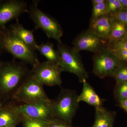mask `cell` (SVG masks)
Masks as SVG:
<instances>
[{"instance_id": "obj_16", "label": "cell", "mask_w": 127, "mask_h": 127, "mask_svg": "<svg viewBox=\"0 0 127 127\" xmlns=\"http://www.w3.org/2000/svg\"><path fill=\"white\" fill-rule=\"evenodd\" d=\"M95 119L92 127H113L117 114L102 106L95 107Z\"/></svg>"}, {"instance_id": "obj_14", "label": "cell", "mask_w": 127, "mask_h": 127, "mask_svg": "<svg viewBox=\"0 0 127 127\" xmlns=\"http://www.w3.org/2000/svg\"><path fill=\"white\" fill-rule=\"evenodd\" d=\"M9 29L16 36L25 44L34 51L36 50L38 45L34 38V32L35 29L32 30L26 29L17 20L15 23L10 26Z\"/></svg>"}, {"instance_id": "obj_28", "label": "cell", "mask_w": 127, "mask_h": 127, "mask_svg": "<svg viewBox=\"0 0 127 127\" xmlns=\"http://www.w3.org/2000/svg\"><path fill=\"white\" fill-rule=\"evenodd\" d=\"M119 103V106L127 113V99L121 101Z\"/></svg>"}, {"instance_id": "obj_33", "label": "cell", "mask_w": 127, "mask_h": 127, "mask_svg": "<svg viewBox=\"0 0 127 127\" xmlns=\"http://www.w3.org/2000/svg\"><path fill=\"white\" fill-rule=\"evenodd\" d=\"M0 49H1L0 47ZM1 61L0 58V64L1 63Z\"/></svg>"}, {"instance_id": "obj_2", "label": "cell", "mask_w": 127, "mask_h": 127, "mask_svg": "<svg viewBox=\"0 0 127 127\" xmlns=\"http://www.w3.org/2000/svg\"><path fill=\"white\" fill-rule=\"evenodd\" d=\"M0 47L11 54L15 59L33 66L40 62L35 51L6 28L0 31Z\"/></svg>"}, {"instance_id": "obj_3", "label": "cell", "mask_w": 127, "mask_h": 127, "mask_svg": "<svg viewBox=\"0 0 127 127\" xmlns=\"http://www.w3.org/2000/svg\"><path fill=\"white\" fill-rule=\"evenodd\" d=\"M78 96L74 90L62 89L58 96L51 101L55 118L71 124L79 108Z\"/></svg>"}, {"instance_id": "obj_1", "label": "cell", "mask_w": 127, "mask_h": 127, "mask_svg": "<svg viewBox=\"0 0 127 127\" xmlns=\"http://www.w3.org/2000/svg\"><path fill=\"white\" fill-rule=\"evenodd\" d=\"M32 75L26 64L15 61L0 64V100H13L25 81Z\"/></svg>"}, {"instance_id": "obj_17", "label": "cell", "mask_w": 127, "mask_h": 127, "mask_svg": "<svg viewBox=\"0 0 127 127\" xmlns=\"http://www.w3.org/2000/svg\"><path fill=\"white\" fill-rule=\"evenodd\" d=\"M36 50L46 58L47 61L59 65L61 60L60 54L58 50L55 49L52 43L42 42L40 45H38Z\"/></svg>"}, {"instance_id": "obj_4", "label": "cell", "mask_w": 127, "mask_h": 127, "mask_svg": "<svg viewBox=\"0 0 127 127\" xmlns=\"http://www.w3.org/2000/svg\"><path fill=\"white\" fill-rule=\"evenodd\" d=\"M39 0H34L30 6V17L35 23V30L41 29L49 38L55 39L62 43L61 38L63 35L62 27L56 19L44 12L38 7Z\"/></svg>"}, {"instance_id": "obj_35", "label": "cell", "mask_w": 127, "mask_h": 127, "mask_svg": "<svg viewBox=\"0 0 127 127\" xmlns=\"http://www.w3.org/2000/svg\"></svg>"}, {"instance_id": "obj_8", "label": "cell", "mask_w": 127, "mask_h": 127, "mask_svg": "<svg viewBox=\"0 0 127 127\" xmlns=\"http://www.w3.org/2000/svg\"><path fill=\"white\" fill-rule=\"evenodd\" d=\"M32 75L43 85L61 86V69L59 64L47 61L39 62L32 66Z\"/></svg>"}, {"instance_id": "obj_20", "label": "cell", "mask_w": 127, "mask_h": 127, "mask_svg": "<svg viewBox=\"0 0 127 127\" xmlns=\"http://www.w3.org/2000/svg\"><path fill=\"white\" fill-rule=\"evenodd\" d=\"M107 15L108 14L107 10L106 0L102 3L93 5L92 12L90 19V22Z\"/></svg>"}, {"instance_id": "obj_26", "label": "cell", "mask_w": 127, "mask_h": 127, "mask_svg": "<svg viewBox=\"0 0 127 127\" xmlns=\"http://www.w3.org/2000/svg\"><path fill=\"white\" fill-rule=\"evenodd\" d=\"M47 127H73L71 124L65 121L58 119L54 118L48 123Z\"/></svg>"}, {"instance_id": "obj_5", "label": "cell", "mask_w": 127, "mask_h": 127, "mask_svg": "<svg viewBox=\"0 0 127 127\" xmlns=\"http://www.w3.org/2000/svg\"><path fill=\"white\" fill-rule=\"evenodd\" d=\"M57 48L61 57L59 65L62 71L75 74L81 83L87 81L88 73L84 68L79 52L62 42L58 43Z\"/></svg>"}, {"instance_id": "obj_15", "label": "cell", "mask_w": 127, "mask_h": 127, "mask_svg": "<svg viewBox=\"0 0 127 127\" xmlns=\"http://www.w3.org/2000/svg\"><path fill=\"white\" fill-rule=\"evenodd\" d=\"M82 83V90L81 94L78 96V101L84 102L95 107L102 106L105 99L99 96L87 81H84Z\"/></svg>"}, {"instance_id": "obj_30", "label": "cell", "mask_w": 127, "mask_h": 127, "mask_svg": "<svg viewBox=\"0 0 127 127\" xmlns=\"http://www.w3.org/2000/svg\"><path fill=\"white\" fill-rule=\"evenodd\" d=\"M106 1V0H93L92 1L93 5L97 4L102 3Z\"/></svg>"}, {"instance_id": "obj_10", "label": "cell", "mask_w": 127, "mask_h": 127, "mask_svg": "<svg viewBox=\"0 0 127 127\" xmlns=\"http://www.w3.org/2000/svg\"><path fill=\"white\" fill-rule=\"evenodd\" d=\"M51 101L50 100L31 104H22L18 105V110L22 116L49 123L55 118Z\"/></svg>"}, {"instance_id": "obj_23", "label": "cell", "mask_w": 127, "mask_h": 127, "mask_svg": "<svg viewBox=\"0 0 127 127\" xmlns=\"http://www.w3.org/2000/svg\"><path fill=\"white\" fill-rule=\"evenodd\" d=\"M21 122L23 123V127H47L48 123L29 118L22 115Z\"/></svg>"}, {"instance_id": "obj_25", "label": "cell", "mask_w": 127, "mask_h": 127, "mask_svg": "<svg viewBox=\"0 0 127 127\" xmlns=\"http://www.w3.org/2000/svg\"><path fill=\"white\" fill-rule=\"evenodd\" d=\"M109 49L119 60L127 63V51L121 48Z\"/></svg>"}, {"instance_id": "obj_27", "label": "cell", "mask_w": 127, "mask_h": 127, "mask_svg": "<svg viewBox=\"0 0 127 127\" xmlns=\"http://www.w3.org/2000/svg\"><path fill=\"white\" fill-rule=\"evenodd\" d=\"M113 17L114 19L127 26V9H122L119 13Z\"/></svg>"}, {"instance_id": "obj_11", "label": "cell", "mask_w": 127, "mask_h": 127, "mask_svg": "<svg viewBox=\"0 0 127 127\" xmlns=\"http://www.w3.org/2000/svg\"><path fill=\"white\" fill-rule=\"evenodd\" d=\"M25 12H29L27 3L22 0L0 1V31L5 28L7 23Z\"/></svg>"}, {"instance_id": "obj_29", "label": "cell", "mask_w": 127, "mask_h": 127, "mask_svg": "<svg viewBox=\"0 0 127 127\" xmlns=\"http://www.w3.org/2000/svg\"><path fill=\"white\" fill-rule=\"evenodd\" d=\"M123 9H127V0H119Z\"/></svg>"}, {"instance_id": "obj_19", "label": "cell", "mask_w": 127, "mask_h": 127, "mask_svg": "<svg viewBox=\"0 0 127 127\" xmlns=\"http://www.w3.org/2000/svg\"><path fill=\"white\" fill-rule=\"evenodd\" d=\"M113 95L114 98L118 103L127 99V81L116 83Z\"/></svg>"}, {"instance_id": "obj_18", "label": "cell", "mask_w": 127, "mask_h": 127, "mask_svg": "<svg viewBox=\"0 0 127 127\" xmlns=\"http://www.w3.org/2000/svg\"><path fill=\"white\" fill-rule=\"evenodd\" d=\"M127 34V26L114 18L108 39L109 42L123 40Z\"/></svg>"}, {"instance_id": "obj_31", "label": "cell", "mask_w": 127, "mask_h": 127, "mask_svg": "<svg viewBox=\"0 0 127 127\" xmlns=\"http://www.w3.org/2000/svg\"><path fill=\"white\" fill-rule=\"evenodd\" d=\"M3 106V103L2 102V100H0V109Z\"/></svg>"}, {"instance_id": "obj_24", "label": "cell", "mask_w": 127, "mask_h": 127, "mask_svg": "<svg viewBox=\"0 0 127 127\" xmlns=\"http://www.w3.org/2000/svg\"><path fill=\"white\" fill-rule=\"evenodd\" d=\"M109 49L121 48L127 51V41L125 40L109 42Z\"/></svg>"}, {"instance_id": "obj_22", "label": "cell", "mask_w": 127, "mask_h": 127, "mask_svg": "<svg viewBox=\"0 0 127 127\" xmlns=\"http://www.w3.org/2000/svg\"><path fill=\"white\" fill-rule=\"evenodd\" d=\"M107 13L112 16L116 15L123 9L119 0H106Z\"/></svg>"}, {"instance_id": "obj_9", "label": "cell", "mask_w": 127, "mask_h": 127, "mask_svg": "<svg viewBox=\"0 0 127 127\" xmlns=\"http://www.w3.org/2000/svg\"><path fill=\"white\" fill-rule=\"evenodd\" d=\"M72 44V48L78 52L86 51L95 54L108 48L109 41L88 29L78 35L73 40Z\"/></svg>"}, {"instance_id": "obj_21", "label": "cell", "mask_w": 127, "mask_h": 127, "mask_svg": "<svg viewBox=\"0 0 127 127\" xmlns=\"http://www.w3.org/2000/svg\"><path fill=\"white\" fill-rule=\"evenodd\" d=\"M113 77L116 83L127 81V63L123 62L115 71Z\"/></svg>"}, {"instance_id": "obj_34", "label": "cell", "mask_w": 127, "mask_h": 127, "mask_svg": "<svg viewBox=\"0 0 127 127\" xmlns=\"http://www.w3.org/2000/svg\"><path fill=\"white\" fill-rule=\"evenodd\" d=\"M16 126H12V127H16Z\"/></svg>"}, {"instance_id": "obj_7", "label": "cell", "mask_w": 127, "mask_h": 127, "mask_svg": "<svg viewBox=\"0 0 127 127\" xmlns=\"http://www.w3.org/2000/svg\"><path fill=\"white\" fill-rule=\"evenodd\" d=\"M93 59V72L100 78L112 77L122 62L114 55L109 48L94 54Z\"/></svg>"}, {"instance_id": "obj_32", "label": "cell", "mask_w": 127, "mask_h": 127, "mask_svg": "<svg viewBox=\"0 0 127 127\" xmlns=\"http://www.w3.org/2000/svg\"><path fill=\"white\" fill-rule=\"evenodd\" d=\"M124 40H125L127 41V35L125 37L124 39H123Z\"/></svg>"}, {"instance_id": "obj_13", "label": "cell", "mask_w": 127, "mask_h": 127, "mask_svg": "<svg viewBox=\"0 0 127 127\" xmlns=\"http://www.w3.org/2000/svg\"><path fill=\"white\" fill-rule=\"evenodd\" d=\"M114 20L113 16L106 15L90 22L89 29L99 36L108 40Z\"/></svg>"}, {"instance_id": "obj_12", "label": "cell", "mask_w": 127, "mask_h": 127, "mask_svg": "<svg viewBox=\"0 0 127 127\" xmlns=\"http://www.w3.org/2000/svg\"><path fill=\"white\" fill-rule=\"evenodd\" d=\"M18 105L10 102L0 109V127H16L22 122Z\"/></svg>"}, {"instance_id": "obj_6", "label": "cell", "mask_w": 127, "mask_h": 127, "mask_svg": "<svg viewBox=\"0 0 127 127\" xmlns=\"http://www.w3.org/2000/svg\"><path fill=\"white\" fill-rule=\"evenodd\" d=\"M13 100L23 104H31L50 99L46 93L43 85L31 75L22 84Z\"/></svg>"}]
</instances>
